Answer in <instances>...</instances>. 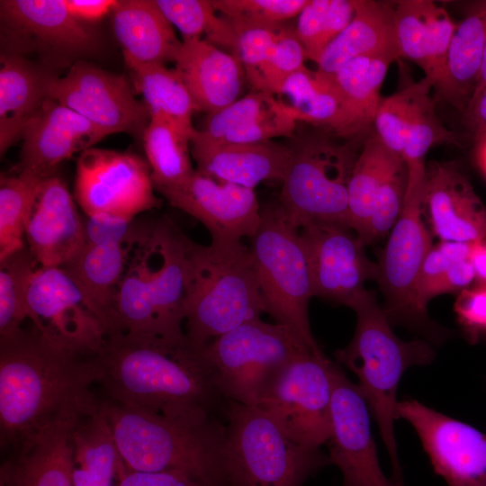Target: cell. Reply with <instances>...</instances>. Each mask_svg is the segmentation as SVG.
<instances>
[{"mask_svg": "<svg viewBox=\"0 0 486 486\" xmlns=\"http://www.w3.org/2000/svg\"><path fill=\"white\" fill-rule=\"evenodd\" d=\"M486 35V1L476 3L457 25L442 72L433 86L435 100L464 112L479 79Z\"/></svg>", "mask_w": 486, "mask_h": 486, "instance_id": "32", "label": "cell"}, {"mask_svg": "<svg viewBox=\"0 0 486 486\" xmlns=\"http://www.w3.org/2000/svg\"><path fill=\"white\" fill-rule=\"evenodd\" d=\"M140 244L85 243L62 266L99 314L108 337L115 332V301L119 285L133 249Z\"/></svg>", "mask_w": 486, "mask_h": 486, "instance_id": "33", "label": "cell"}, {"mask_svg": "<svg viewBox=\"0 0 486 486\" xmlns=\"http://www.w3.org/2000/svg\"><path fill=\"white\" fill-rule=\"evenodd\" d=\"M463 122L471 132L474 143L486 136V87L463 112Z\"/></svg>", "mask_w": 486, "mask_h": 486, "instance_id": "55", "label": "cell"}, {"mask_svg": "<svg viewBox=\"0 0 486 486\" xmlns=\"http://www.w3.org/2000/svg\"><path fill=\"white\" fill-rule=\"evenodd\" d=\"M203 352L222 397L257 406L287 364L314 351L288 327L256 318L212 340Z\"/></svg>", "mask_w": 486, "mask_h": 486, "instance_id": "11", "label": "cell"}, {"mask_svg": "<svg viewBox=\"0 0 486 486\" xmlns=\"http://www.w3.org/2000/svg\"><path fill=\"white\" fill-rule=\"evenodd\" d=\"M223 469L228 486H302L330 464L320 448L289 438L259 407L228 400Z\"/></svg>", "mask_w": 486, "mask_h": 486, "instance_id": "7", "label": "cell"}, {"mask_svg": "<svg viewBox=\"0 0 486 486\" xmlns=\"http://www.w3.org/2000/svg\"><path fill=\"white\" fill-rule=\"evenodd\" d=\"M105 136L75 111L48 98L24 129L20 162L13 171H28L47 178L61 162L93 148Z\"/></svg>", "mask_w": 486, "mask_h": 486, "instance_id": "22", "label": "cell"}, {"mask_svg": "<svg viewBox=\"0 0 486 486\" xmlns=\"http://www.w3.org/2000/svg\"><path fill=\"white\" fill-rule=\"evenodd\" d=\"M306 59L305 50L295 29L283 25L257 78L251 85L254 91L266 92L276 96L285 79L305 68Z\"/></svg>", "mask_w": 486, "mask_h": 486, "instance_id": "46", "label": "cell"}, {"mask_svg": "<svg viewBox=\"0 0 486 486\" xmlns=\"http://www.w3.org/2000/svg\"><path fill=\"white\" fill-rule=\"evenodd\" d=\"M154 189L148 163L134 153L90 148L77 159L75 198L86 216L134 219L158 207Z\"/></svg>", "mask_w": 486, "mask_h": 486, "instance_id": "15", "label": "cell"}, {"mask_svg": "<svg viewBox=\"0 0 486 486\" xmlns=\"http://www.w3.org/2000/svg\"><path fill=\"white\" fill-rule=\"evenodd\" d=\"M297 119L275 95L254 91L210 114L202 130V139L220 143H257L292 136Z\"/></svg>", "mask_w": 486, "mask_h": 486, "instance_id": "26", "label": "cell"}, {"mask_svg": "<svg viewBox=\"0 0 486 486\" xmlns=\"http://www.w3.org/2000/svg\"><path fill=\"white\" fill-rule=\"evenodd\" d=\"M94 356L45 338L32 325L0 338V444L14 454L41 429L98 404Z\"/></svg>", "mask_w": 486, "mask_h": 486, "instance_id": "1", "label": "cell"}, {"mask_svg": "<svg viewBox=\"0 0 486 486\" xmlns=\"http://www.w3.org/2000/svg\"><path fill=\"white\" fill-rule=\"evenodd\" d=\"M355 14L349 24L325 48L316 62L320 71L334 74L349 61L364 56L400 58L393 12L389 4L354 0Z\"/></svg>", "mask_w": 486, "mask_h": 486, "instance_id": "31", "label": "cell"}, {"mask_svg": "<svg viewBox=\"0 0 486 486\" xmlns=\"http://www.w3.org/2000/svg\"><path fill=\"white\" fill-rule=\"evenodd\" d=\"M37 267L27 247L0 261V338L16 334L29 319L27 295Z\"/></svg>", "mask_w": 486, "mask_h": 486, "instance_id": "44", "label": "cell"}, {"mask_svg": "<svg viewBox=\"0 0 486 486\" xmlns=\"http://www.w3.org/2000/svg\"><path fill=\"white\" fill-rule=\"evenodd\" d=\"M402 158L389 149L376 133L364 141L348 184V226L359 241L364 238L377 194ZM363 245V244H362Z\"/></svg>", "mask_w": 486, "mask_h": 486, "instance_id": "37", "label": "cell"}, {"mask_svg": "<svg viewBox=\"0 0 486 486\" xmlns=\"http://www.w3.org/2000/svg\"><path fill=\"white\" fill-rule=\"evenodd\" d=\"M397 413L414 428L448 486H486L485 433L413 399L399 401Z\"/></svg>", "mask_w": 486, "mask_h": 486, "instance_id": "19", "label": "cell"}, {"mask_svg": "<svg viewBox=\"0 0 486 486\" xmlns=\"http://www.w3.org/2000/svg\"><path fill=\"white\" fill-rule=\"evenodd\" d=\"M158 192L173 207L198 220L212 241H241L258 230L261 208L254 189L219 181L195 169L184 183Z\"/></svg>", "mask_w": 486, "mask_h": 486, "instance_id": "20", "label": "cell"}, {"mask_svg": "<svg viewBox=\"0 0 486 486\" xmlns=\"http://www.w3.org/2000/svg\"><path fill=\"white\" fill-rule=\"evenodd\" d=\"M356 148L322 133L310 134L290 148L278 202L293 226L321 222L349 228L347 191L361 150Z\"/></svg>", "mask_w": 486, "mask_h": 486, "instance_id": "10", "label": "cell"}, {"mask_svg": "<svg viewBox=\"0 0 486 486\" xmlns=\"http://www.w3.org/2000/svg\"><path fill=\"white\" fill-rule=\"evenodd\" d=\"M454 311L471 341L475 342L486 334V283L476 282L462 290L454 302Z\"/></svg>", "mask_w": 486, "mask_h": 486, "instance_id": "52", "label": "cell"}, {"mask_svg": "<svg viewBox=\"0 0 486 486\" xmlns=\"http://www.w3.org/2000/svg\"><path fill=\"white\" fill-rule=\"evenodd\" d=\"M432 89V84L423 77L379 103L374 120L375 133L389 149L400 157L410 125Z\"/></svg>", "mask_w": 486, "mask_h": 486, "instance_id": "45", "label": "cell"}, {"mask_svg": "<svg viewBox=\"0 0 486 486\" xmlns=\"http://www.w3.org/2000/svg\"><path fill=\"white\" fill-rule=\"evenodd\" d=\"M115 486H212L189 474L174 472H140L126 466L123 460L118 470Z\"/></svg>", "mask_w": 486, "mask_h": 486, "instance_id": "53", "label": "cell"}, {"mask_svg": "<svg viewBox=\"0 0 486 486\" xmlns=\"http://www.w3.org/2000/svg\"><path fill=\"white\" fill-rule=\"evenodd\" d=\"M3 53L36 55L55 72L97 51V34L68 10L65 0L0 1Z\"/></svg>", "mask_w": 486, "mask_h": 486, "instance_id": "12", "label": "cell"}, {"mask_svg": "<svg viewBox=\"0 0 486 486\" xmlns=\"http://www.w3.org/2000/svg\"><path fill=\"white\" fill-rule=\"evenodd\" d=\"M249 249L265 311L292 329L310 349L321 351L309 321V302L314 295L307 253L299 229L278 202L261 209Z\"/></svg>", "mask_w": 486, "mask_h": 486, "instance_id": "8", "label": "cell"}, {"mask_svg": "<svg viewBox=\"0 0 486 486\" xmlns=\"http://www.w3.org/2000/svg\"><path fill=\"white\" fill-rule=\"evenodd\" d=\"M100 409L130 469L180 472L212 486H228L225 426L212 414L162 415L110 400L101 401Z\"/></svg>", "mask_w": 486, "mask_h": 486, "instance_id": "3", "label": "cell"}, {"mask_svg": "<svg viewBox=\"0 0 486 486\" xmlns=\"http://www.w3.org/2000/svg\"><path fill=\"white\" fill-rule=\"evenodd\" d=\"M407 181L408 167L402 159L391 171L377 194L362 241L364 247L379 241L392 230L403 207Z\"/></svg>", "mask_w": 486, "mask_h": 486, "instance_id": "48", "label": "cell"}, {"mask_svg": "<svg viewBox=\"0 0 486 486\" xmlns=\"http://www.w3.org/2000/svg\"><path fill=\"white\" fill-rule=\"evenodd\" d=\"M308 0H213L215 10L236 31L250 26L274 25L298 16ZM238 33V32H237Z\"/></svg>", "mask_w": 486, "mask_h": 486, "instance_id": "47", "label": "cell"}, {"mask_svg": "<svg viewBox=\"0 0 486 486\" xmlns=\"http://www.w3.org/2000/svg\"><path fill=\"white\" fill-rule=\"evenodd\" d=\"M475 161L486 177V136L475 142Z\"/></svg>", "mask_w": 486, "mask_h": 486, "instance_id": "57", "label": "cell"}, {"mask_svg": "<svg viewBox=\"0 0 486 486\" xmlns=\"http://www.w3.org/2000/svg\"><path fill=\"white\" fill-rule=\"evenodd\" d=\"M282 26V23L250 26L237 32L235 55L241 61L247 79L251 85L257 78Z\"/></svg>", "mask_w": 486, "mask_h": 486, "instance_id": "51", "label": "cell"}, {"mask_svg": "<svg viewBox=\"0 0 486 486\" xmlns=\"http://www.w3.org/2000/svg\"><path fill=\"white\" fill-rule=\"evenodd\" d=\"M135 92L141 94L150 119L169 124L181 137L191 141L196 129L194 99L176 68L154 65L131 71Z\"/></svg>", "mask_w": 486, "mask_h": 486, "instance_id": "36", "label": "cell"}, {"mask_svg": "<svg viewBox=\"0 0 486 486\" xmlns=\"http://www.w3.org/2000/svg\"><path fill=\"white\" fill-rule=\"evenodd\" d=\"M395 60L391 56L360 57L332 74L342 97L340 119L333 131L337 136L357 137L374 124L383 80Z\"/></svg>", "mask_w": 486, "mask_h": 486, "instance_id": "34", "label": "cell"}, {"mask_svg": "<svg viewBox=\"0 0 486 486\" xmlns=\"http://www.w3.org/2000/svg\"><path fill=\"white\" fill-rule=\"evenodd\" d=\"M174 63L198 111L210 115L239 99L247 76L237 55L205 39L183 40Z\"/></svg>", "mask_w": 486, "mask_h": 486, "instance_id": "24", "label": "cell"}, {"mask_svg": "<svg viewBox=\"0 0 486 486\" xmlns=\"http://www.w3.org/2000/svg\"><path fill=\"white\" fill-rule=\"evenodd\" d=\"M475 281L471 243L440 241L432 246L419 269L416 282V304L428 317L427 306L434 297L460 292Z\"/></svg>", "mask_w": 486, "mask_h": 486, "instance_id": "38", "label": "cell"}, {"mask_svg": "<svg viewBox=\"0 0 486 486\" xmlns=\"http://www.w3.org/2000/svg\"><path fill=\"white\" fill-rule=\"evenodd\" d=\"M297 121L322 125L332 131L342 111V97L332 74L306 67L285 79L277 94Z\"/></svg>", "mask_w": 486, "mask_h": 486, "instance_id": "39", "label": "cell"}, {"mask_svg": "<svg viewBox=\"0 0 486 486\" xmlns=\"http://www.w3.org/2000/svg\"><path fill=\"white\" fill-rule=\"evenodd\" d=\"M142 139L157 191L178 185L194 173L190 158V142L166 122L150 119Z\"/></svg>", "mask_w": 486, "mask_h": 486, "instance_id": "41", "label": "cell"}, {"mask_svg": "<svg viewBox=\"0 0 486 486\" xmlns=\"http://www.w3.org/2000/svg\"><path fill=\"white\" fill-rule=\"evenodd\" d=\"M190 143L197 171L250 189L264 181H283L291 159V148L273 141L212 142L198 136L195 130Z\"/></svg>", "mask_w": 486, "mask_h": 486, "instance_id": "25", "label": "cell"}, {"mask_svg": "<svg viewBox=\"0 0 486 486\" xmlns=\"http://www.w3.org/2000/svg\"><path fill=\"white\" fill-rule=\"evenodd\" d=\"M97 382L109 400L158 414H212L222 399L203 346L183 340L118 333L94 356Z\"/></svg>", "mask_w": 486, "mask_h": 486, "instance_id": "2", "label": "cell"}, {"mask_svg": "<svg viewBox=\"0 0 486 486\" xmlns=\"http://www.w3.org/2000/svg\"><path fill=\"white\" fill-rule=\"evenodd\" d=\"M354 14V0H308L298 15L295 28L307 58L316 63Z\"/></svg>", "mask_w": 486, "mask_h": 486, "instance_id": "43", "label": "cell"}, {"mask_svg": "<svg viewBox=\"0 0 486 486\" xmlns=\"http://www.w3.org/2000/svg\"><path fill=\"white\" fill-rule=\"evenodd\" d=\"M156 4L183 35V40L202 39L216 47L231 50L235 55L238 33L233 23L220 16L208 0H155Z\"/></svg>", "mask_w": 486, "mask_h": 486, "instance_id": "42", "label": "cell"}, {"mask_svg": "<svg viewBox=\"0 0 486 486\" xmlns=\"http://www.w3.org/2000/svg\"><path fill=\"white\" fill-rule=\"evenodd\" d=\"M408 181L401 212L379 256L377 282L384 296L383 310L392 325H402L440 342L446 331L423 316L416 304V282L421 265L432 248L424 212L426 164H406Z\"/></svg>", "mask_w": 486, "mask_h": 486, "instance_id": "9", "label": "cell"}, {"mask_svg": "<svg viewBox=\"0 0 486 486\" xmlns=\"http://www.w3.org/2000/svg\"><path fill=\"white\" fill-rule=\"evenodd\" d=\"M471 259L475 281L486 283V238L471 243Z\"/></svg>", "mask_w": 486, "mask_h": 486, "instance_id": "56", "label": "cell"}, {"mask_svg": "<svg viewBox=\"0 0 486 486\" xmlns=\"http://www.w3.org/2000/svg\"><path fill=\"white\" fill-rule=\"evenodd\" d=\"M485 87H486V35H485L484 49H483L482 61L479 79H478L477 86H476V88H475V91H474V94L471 102L475 97H477Z\"/></svg>", "mask_w": 486, "mask_h": 486, "instance_id": "58", "label": "cell"}, {"mask_svg": "<svg viewBox=\"0 0 486 486\" xmlns=\"http://www.w3.org/2000/svg\"><path fill=\"white\" fill-rule=\"evenodd\" d=\"M25 239L39 266L62 267L83 248L85 224L65 182L44 179L28 221Z\"/></svg>", "mask_w": 486, "mask_h": 486, "instance_id": "23", "label": "cell"}, {"mask_svg": "<svg viewBox=\"0 0 486 486\" xmlns=\"http://www.w3.org/2000/svg\"><path fill=\"white\" fill-rule=\"evenodd\" d=\"M356 326L351 341L335 352L338 364L349 369L374 416L389 454L397 486H405L398 455L394 424L397 390L405 371L429 364L435 353L423 339L405 341L397 337L374 291L365 290L351 307Z\"/></svg>", "mask_w": 486, "mask_h": 486, "instance_id": "4", "label": "cell"}, {"mask_svg": "<svg viewBox=\"0 0 486 486\" xmlns=\"http://www.w3.org/2000/svg\"><path fill=\"white\" fill-rule=\"evenodd\" d=\"M310 266L313 295L352 307L366 290L365 282L379 276L356 234L348 227L310 222L299 229Z\"/></svg>", "mask_w": 486, "mask_h": 486, "instance_id": "18", "label": "cell"}, {"mask_svg": "<svg viewBox=\"0 0 486 486\" xmlns=\"http://www.w3.org/2000/svg\"><path fill=\"white\" fill-rule=\"evenodd\" d=\"M82 415L52 422L5 460L15 486H74L73 433Z\"/></svg>", "mask_w": 486, "mask_h": 486, "instance_id": "30", "label": "cell"}, {"mask_svg": "<svg viewBox=\"0 0 486 486\" xmlns=\"http://www.w3.org/2000/svg\"><path fill=\"white\" fill-rule=\"evenodd\" d=\"M112 29L130 71L174 62L180 41L155 0L118 1Z\"/></svg>", "mask_w": 486, "mask_h": 486, "instance_id": "28", "label": "cell"}, {"mask_svg": "<svg viewBox=\"0 0 486 486\" xmlns=\"http://www.w3.org/2000/svg\"><path fill=\"white\" fill-rule=\"evenodd\" d=\"M123 76L84 60L74 63L64 76H54L49 97L75 111L106 135L125 132L143 136L150 115Z\"/></svg>", "mask_w": 486, "mask_h": 486, "instance_id": "16", "label": "cell"}, {"mask_svg": "<svg viewBox=\"0 0 486 486\" xmlns=\"http://www.w3.org/2000/svg\"><path fill=\"white\" fill-rule=\"evenodd\" d=\"M425 210L441 241L472 243L486 238V208L456 161L426 165Z\"/></svg>", "mask_w": 486, "mask_h": 486, "instance_id": "21", "label": "cell"}, {"mask_svg": "<svg viewBox=\"0 0 486 486\" xmlns=\"http://www.w3.org/2000/svg\"><path fill=\"white\" fill-rule=\"evenodd\" d=\"M393 20L400 58L416 63L434 86L457 25L445 8L430 0L395 2Z\"/></svg>", "mask_w": 486, "mask_h": 486, "instance_id": "27", "label": "cell"}, {"mask_svg": "<svg viewBox=\"0 0 486 486\" xmlns=\"http://www.w3.org/2000/svg\"><path fill=\"white\" fill-rule=\"evenodd\" d=\"M68 12L81 22H96L112 11L115 0H65Z\"/></svg>", "mask_w": 486, "mask_h": 486, "instance_id": "54", "label": "cell"}, {"mask_svg": "<svg viewBox=\"0 0 486 486\" xmlns=\"http://www.w3.org/2000/svg\"><path fill=\"white\" fill-rule=\"evenodd\" d=\"M27 305L29 320L50 341L86 356H95L104 348L106 328L64 268L38 266L30 284Z\"/></svg>", "mask_w": 486, "mask_h": 486, "instance_id": "14", "label": "cell"}, {"mask_svg": "<svg viewBox=\"0 0 486 486\" xmlns=\"http://www.w3.org/2000/svg\"><path fill=\"white\" fill-rule=\"evenodd\" d=\"M454 131L446 128L435 110V99L430 94L422 102L409 130L401 158L406 164L424 162L427 152L442 143H456Z\"/></svg>", "mask_w": 486, "mask_h": 486, "instance_id": "49", "label": "cell"}, {"mask_svg": "<svg viewBox=\"0 0 486 486\" xmlns=\"http://www.w3.org/2000/svg\"><path fill=\"white\" fill-rule=\"evenodd\" d=\"M187 237L157 221L131 254L115 301L116 333L183 340Z\"/></svg>", "mask_w": 486, "mask_h": 486, "instance_id": "5", "label": "cell"}, {"mask_svg": "<svg viewBox=\"0 0 486 486\" xmlns=\"http://www.w3.org/2000/svg\"><path fill=\"white\" fill-rule=\"evenodd\" d=\"M85 224L86 244H140L151 233L154 224L108 214L87 216Z\"/></svg>", "mask_w": 486, "mask_h": 486, "instance_id": "50", "label": "cell"}, {"mask_svg": "<svg viewBox=\"0 0 486 486\" xmlns=\"http://www.w3.org/2000/svg\"><path fill=\"white\" fill-rule=\"evenodd\" d=\"M45 178L28 171L0 178V261L25 248V231Z\"/></svg>", "mask_w": 486, "mask_h": 486, "instance_id": "40", "label": "cell"}, {"mask_svg": "<svg viewBox=\"0 0 486 486\" xmlns=\"http://www.w3.org/2000/svg\"><path fill=\"white\" fill-rule=\"evenodd\" d=\"M54 71L22 56L0 58V153L22 138L25 127L49 97Z\"/></svg>", "mask_w": 486, "mask_h": 486, "instance_id": "29", "label": "cell"}, {"mask_svg": "<svg viewBox=\"0 0 486 486\" xmlns=\"http://www.w3.org/2000/svg\"><path fill=\"white\" fill-rule=\"evenodd\" d=\"M73 443L74 486H115L122 459L100 401L77 419Z\"/></svg>", "mask_w": 486, "mask_h": 486, "instance_id": "35", "label": "cell"}, {"mask_svg": "<svg viewBox=\"0 0 486 486\" xmlns=\"http://www.w3.org/2000/svg\"><path fill=\"white\" fill-rule=\"evenodd\" d=\"M331 363L322 351L299 356L277 374L257 404L304 446L320 448L330 436Z\"/></svg>", "mask_w": 486, "mask_h": 486, "instance_id": "13", "label": "cell"}, {"mask_svg": "<svg viewBox=\"0 0 486 486\" xmlns=\"http://www.w3.org/2000/svg\"><path fill=\"white\" fill-rule=\"evenodd\" d=\"M329 463L343 476V486H397L382 472L371 431L370 410L356 382L332 361Z\"/></svg>", "mask_w": 486, "mask_h": 486, "instance_id": "17", "label": "cell"}, {"mask_svg": "<svg viewBox=\"0 0 486 486\" xmlns=\"http://www.w3.org/2000/svg\"><path fill=\"white\" fill-rule=\"evenodd\" d=\"M184 276L185 335L197 346L266 312L250 249L241 241L187 238Z\"/></svg>", "mask_w": 486, "mask_h": 486, "instance_id": "6", "label": "cell"}]
</instances>
